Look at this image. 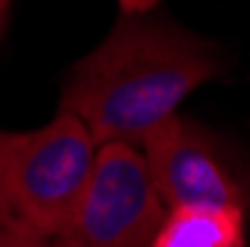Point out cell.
I'll list each match as a JSON object with an SVG mask.
<instances>
[{
  "mask_svg": "<svg viewBox=\"0 0 250 247\" xmlns=\"http://www.w3.org/2000/svg\"><path fill=\"white\" fill-rule=\"evenodd\" d=\"M217 72L221 60L208 39L167 18L122 12L107 39L75 63L60 110L78 116L99 146L140 149Z\"/></svg>",
  "mask_w": 250,
  "mask_h": 247,
  "instance_id": "1",
  "label": "cell"
},
{
  "mask_svg": "<svg viewBox=\"0 0 250 247\" xmlns=\"http://www.w3.org/2000/svg\"><path fill=\"white\" fill-rule=\"evenodd\" d=\"M99 143L66 110L33 131H0V206L33 238L51 244L78 211Z\"/></svg>",
  "mask_w": 250,
  "mask_h": 247,
  "instance_id": "2",
  "label": "cell"
},
{
  "mask_svg": "<svg viewBox=\"0 0 250 247\" xmlns=\"http://www.w3.org/2000/svg\"><path fill=\"white\" fill-rule=\"evenodd\" d=\"M164 214L143 152L104 143L78 211L48 247H152Z\"/></svg>",
  "mask_w": 250,
  "mask_h": 247,
  "instance_id": "3",
  "label": "cell"
},
{
  "mask_svg": "<svg viewBox=\"0 0 250 247\" xmlns=\"http://www.w3.org/2000/svg\"><path fill=\"white\" fill-rule=\"evenodd\" d=\"M149 179L167 211L247 208L250 185L206 128L182 116L161 122L140 143Z\"/></svg>",
  "mask_w": 250,
  "mask_h": 247,
  "instance_id": "4",
  "label": "cell"
},
{
  "mask_svg": "<svg viewBox=\"0 0 250 247\" xmlns=\"http://www.w3.org/2000/svg\"><path fill=\"white\" fill-rule=\"evenodd\" d=\"M241 208H173L152 247H244Z\"/></svg>",
  "mask_w": 250,
  "mask_h": 247,
  "instance_id": "5",
  "label": "cell"
},
{
  "mask_svg": "<svg viewBox=\"0 0 250 247\" xmlns=\"http://www.w3.org/2000/svg\"><path fill=\"white\" fill-rule=\"evenodd\" d=\"M0 247H48V244L33 238L30 232H24L6 214V208L0 206Z\"/></svg>",
  "mask_w": 250,
  "mask_h": 247,
  "instance_id": "6",
  "label": "cell"
},
{
  "mask_svg": "<svg viewBox=\"0 0 250 247\" xmlns=\"http://www.w3.org/2000/svg\"><path fill=\"white\" fill-rule=\"evenodd\" d=\"M119 6L125 15H146L149 9L158 6V0H119Z\"/></svg>",
  "mask_w": 250,
  "mask_h": 247,
  "instance_id": "7",
  "label": "cell"
},
{
  "mask_svg": "<svg viewBox=\"0 0 250 247\" xmlns=\"http://www.w3.org/2000/svg\"><path fill=\"white\" fill-rule=\"evenodd\" d=\"M6 12H9V0H0V36H3V27H6Z\"/></svg>",
  "mask_w": 250,
  "mask_h": 247,
  "instance_id": "8",
  "label": "cell"
}]
</instances>
